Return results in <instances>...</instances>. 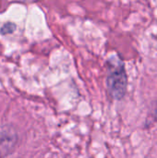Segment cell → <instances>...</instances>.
<instances>
[{
    "instance_id": "obj_1",
    "label": "cell",
    "mask_w": 157,
    "mask_h": 158,
    "mask_svg": "<svg viewBox=\"0 0 157 158\" xmlns=\"http://www.w3.org/2000/svg\"><path fill=\"white\" fill-rule=\"evenodd\" d=\"M107 88L109 93L115 99H121L127 89V76L122 63L117 62L113 64L107 76Z\"/></svg>"
},
{
    "instance_id": "obj_2",
    "label": "cell",
    "mask_w": 157,
    "mask_h": 158,
    "mask_svg": "<svg viewBox=\"0 0 157 158\" xmlns=\"http://www.w3.org/2000/svg\"><path fill=\"white\" fill-rule=\"evenodd\" d=\"M6 133H2L0 135V155H2V152H4L3 150L6 149V150H9L13 145H14V143H15V139L14 137L12 136H8L6 137Z\"/></svg>"
},
{
    "instance_id": "obj_3",
    "label": "cell",
    "mask_w": 157,
    "mask_h": 158,
    "mask_svg": "<svg viewBox=\"0 0 157 158\" xmlns=\"http://www.w3.org/2000/svg\"><path fill=\"white\" fill-rule=\"evenodd\" d=\"M15 30H16V25L14 23L8 22V23H5L2 26V28L0 29V32L2 34H8L14 32Z\"/></svg>"
}]
</instances>
